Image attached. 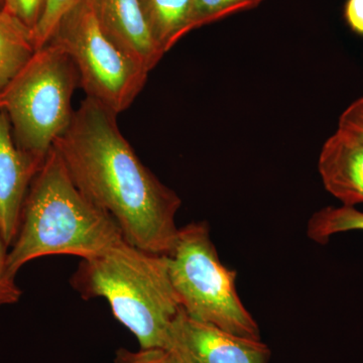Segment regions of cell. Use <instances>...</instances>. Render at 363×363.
Returning a JSON list of instances; mask_svg holds the SVG:
<instances>
[{
  "label": "cell",
  "instance_id": "cell-14",
  "mask_svg": "<svg viewBox=\"0 0 363 363\" xmlns=\"http://www.w3.org/2000/svg\"><path fill=\"white\" fill-rule=\"evenodd\" d=\"M262 1L264 0H193L191 30H197L231 14L255 9Z\"/></svg>",
  "mask_w": 363,
  "mask_h": 363
},
{
  "label": "cell",
  "instance_id": "cell-15",
  "mask_svg": "<svg viewBox=\"0 0 363 363\" xmlns=\"http://www.w3.org/2000/svg\"><path fill=\"white\" fill-rule=\"evenodd\" d=\"M75 2L76 0H47L44 13L33 33L35 49H40L51 40L60 21Z\"/></svg>",
  "mask_w": 363,
  "mask_h": 363
},
{
  "label": "cell",
  "instance_id": "cell-9",
  "mask_svg": "<svg viewBox=\"0 0 363 363\" xmlns=\"http://www.w3.org/2000/svg\"><path fill=\"white\" fill-rule=\"evenodd\" d=\"M94 6L109 39L150 73L164 54L150 35L140 0H94Z\"/></svg>",
  "mask_w": 363,
  "mask_h": 363
},
{
  "label": "cell",
  "instance_id": "cell-16",
  "mask_svg": "<svg viewBox=\"0 0 363 363\" xmlns=\"http://www.w3.org/2000/svg\"><path fill=\"white\" fill-rule=\"evenodd\" d=\"M114 363H183L173 350L167 348H140L131 351L119 348Z\"/></svg>",
  "mask_w": 363,
  "mask_h": 363
},
{
  "label": "cell",
  "instance_id": "cell-5",
  "mask_svg": "<svg viewBox=\"0 0 363 363\" xmlns=\"http://www.w3.org/2000/svg\"><path fill=\"white\" fill-rule=\"evenodd\" d=\"M168 260L174 290L189 317L260 340L259 325L236 290V272L222 264L207 222H193L179 228Z\"/></svg>",
  "mask_w": 363,
  "mask_h": 363
},
{
  "label": "cell",
  "instance_id": "cell-10",
  "mask_svg": "<svg viewBox=\"0 0 363 363\" xmlns=\"http://www.w3.org/2000/svg\"><path fill=\"white\" fill-rule=\"evenodd\" d=\"M318 169L325 189L343 206L363 204V140L336 131L324 143Z\"/></svg>",
  "mask_w": 363,
  "mask_h": 363
},
{
  "label": "cell",
  "instance_id": "cell-20",
  "mask_svg": "<svg viewBox=\"0 0 363 363\" xmlns=\"http://www.w3.org/2000/svg\"><path fill=\"white\" fill-rule=\"evenodd\" d=\"M344 18L353 33L363 37V0H346Z\"/></svg>",
  "mask_w": 363,
  "mask_h": 363
},
{
  "label": "cell",
  "instance_id": "cell-7",
  "mask_svg": "<svg viewBox=\"0 0 363 363\" xmlns=\"http://www.w3.org/2000/svg\"><path fill=\"white\" fill-rule=\"evenodd\" d=\"M168 350L183 363H269L271 357L262 341L196 321L183 309L169 328Z\"/></svg>",
  "mask_w": 363,
  "mask_h": 363
},
{
  "label": "cell",
  "instance_id": "cell-11",
  "mask_svg": "<svg viewBox=\"0 0 363 363\" xmlns=\"http://www.w3.org/2000/svg\"><path fill=\"white\" fill-rule=\"evenodd\" d=\"M140 2L150 35L164 54L192 32L193 0H140Z\"/></svg>",
  "mask_w": 363,
  "mask_h": 363
},
{
  "label": "cell",
  "instance_id": "cell-2",
  "mask_svg": "<svg viewBox=\"0 0 363 363\" xmlns=\"http://www.w3.org/2000/svg\"><path fill=\"white\" fill-rule=\"evenodd\" d=\"M123 240L116 221L76 187L52 147L26 193L7 269L16 278L33 259L60 255L88 259Z\"/></svg>",
  "mask_w": 363,
  "mask_h": 363
},
{
  "label": "cell",
  "instance_id": "cell-19",
  "mask_svg": "<svg viewBox=\"0 0 363 363\" xmlns=\"http://www.w3.org/2000/svg\"><path fill=\"white\" fill-rule=\"evenodd\" d=\"M337 130L363 140V97L355 100L342 112Z\"/></svg>",
  "mask_w": 363,
  "mask_h": 363
},
{
  "label": "cell",
  "instance_id": "cell-21",
  "mask_svg": "<svg viewBox=\"0 0 363 363\" xmlns=\"http://www.w3.org/2000/svg\"><path fill=\"white\" fill-rule=\"evenodd\" d=\"M2 4H4V0H0V6H2Z\"/></svg>",
  "mask_w": 363,
  "mask_h": 363
},
{
  "label": "cell",
  "instance_id": "cell-1",
  "mask_svg": "<svg viewBox=\"0 0 363 363\" xmlns=\"http://www.w3.org/2000/svg\"><path fill=\"white\" fill-rule=\"evenodd\" d=\"M117 116L85 97L52 147L76 187L116 221L126 242L168 255L179 233L181 198L140 161Z\"/></svg>",
  "mask_w": 363,
  "mask_h": 363
},
{
  "label": "cell",
  "instance_id": "cell-18",
  "mask_svg": "<svg viewBox=\"0 0 363 363\" xmlns=\"http://www.w3.org/2000/svg\"><path fill=\"white\" fill-rule=\"evenodd\" d=\"M9 248L0 230V307L16 304L23 295L20 286L16 285V278L7 269Z\"/></svg>",
  "mask_w": 363,
  "mask_h": 363
},
{
  "label": "cell",
  "instance_id": "cell-13",
  "mask_svg": "<svg viewBox=\"0 0 363 363\" xmlns=\"http://www.w3.org/2000/svg\"><path fill=\"white\" fill-rule=\"evenodd\" d=\"M348 231H363V212L355 207H325L308 221V238L319 245H327L332 236Z\"/></svg>",
  "mask_w": 363,
  "mask_h": 363
},
{
  "label": "cell",
  "instance_id": "cell-12",
  "mask_svg": "<svg viewBox=\"0 0 363 363\" xmlns=\"http://www.w3.org/2000/svg\"><path fill=\"white\" fill-rule=\"evenodd\" d=\"M35 51L32 30L0 6V93Z\"/></svg>",
  "mask_w": 363,
  "mask_h": 363
},
{
  "label": "cell",
  "instance_id": "cell-17",
  "mask_svg": "<svg viewBox=\"0 0 363 363\" xmlns=\"http://www.w3.org/2000/svg\"><path fill=\"white\" fill-rule=\"evenodd\" d=\"M45 4L47 0H4L2 7L33 33L44 13Z\"/></svg>",
  "mask_w": 363,
  "mask_h": 363
},
{
  "label": "cell",
  "instance_id": "cell-4",
  "mask_svg": "<svg viewBox=\"0 0 363 363\" xmlns=\"http://www.w3.org/2000/svg\"><path fill=\"white\" fill-rule=\"evenodd\" d=\"M80 86L75 64L58 45L38 49L0 93L18 149L43 166L59 136L70 125L72 99Z\"/></svg>",
  "mask_w": 363,
  "mask_h": 363
},
{
  "label": "cell",
  "instance_id": "cell-8",
  "mask_svg": "<svg viewBox=\"0 0 363 363\" xmlns=\"http://www.w3.org/2000/svg\"><path fill=\"white\" fill-rule=\"evenodd\" d=\"M40 168L18 149L9 117L0 111V230L9 247L18 233L26 193Z\"/></svg>",
  "mask_w": 363,
  "mask_h": 363
},
{
  "label": "cell",
  "instance_id": "cell-3",
  "mask_svg": "<svg viewBox=\"0 0 363 363\" xmlns=\"http://www.w3.org/2000/svg\"><path fill=\"white\" fill-rule=\"evenodd\" d=\"M71 286L84 300H106L114 318L140 348H167L182 310L169 278L168 255L145 252L125 240L81 259Z\"/></svg>",
  "mask_w": 363,
  "mask_h": 363
},
{
  "label": "cell",
  "instance_id": "cell-6",
  "mask_svg": "<svg viewBox=\"0 0 363 363\" xmlns=\"http://www.w3.org/2000/svg\"><path fill=\"white\" fill-rule=\"evenodd\" d=\"M49 43L64 50L74 62L86 97L117 116L130 108L147 83L149 72L105 33L94 0H76Z\"/></svg>",
  "mask_w": 363,
  "mask_h": 363
}]
</instances>
